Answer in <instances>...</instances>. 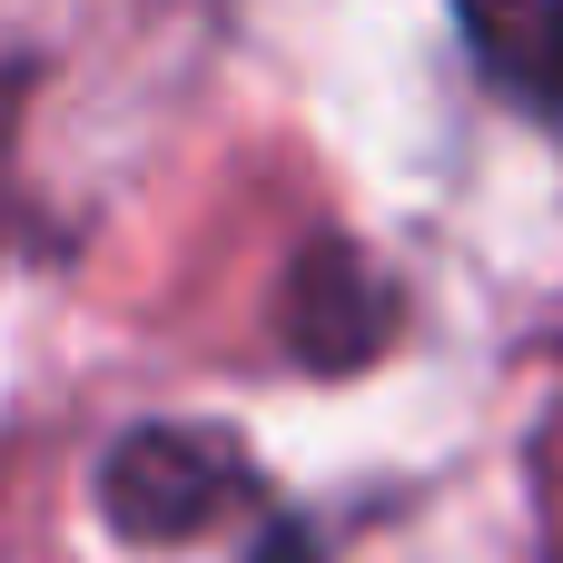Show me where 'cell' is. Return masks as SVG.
Masks as SVG:
<instances>
[{
    "label": "cell",
    "instance_id": "6da1fadb",
    "mask_svg": "<svg viewBox=\"0 0 563 563\" xmlns=\"http://www.w3.org/2000/svg\"><path fill=\"white\" fill-rule=\"evenodd\" d=\"M257 505V465L208 426H139L99 455V515L119 544H198Z\"/></svg>",
    "mask_w": 563,
    "mask_h": 563
},
{
    "label": "cell",
    "instance_id": "3957f363",
    "mask_svg": "<svg viewBox=\"0 0 563 563\" xmlns=\"http://www.w3.org/2000/svg\"><path fill=\"white\" fill-rule=\"evenodd\" d=\"M445 10L485 99H505L534 129H563V0H445Z\"/></svg>",
    "mask_w": 563,
    "mask_h": 563
},
{
    "label": "cell",
    "instance_id": "7a4b0ae2",
    "mask_svg": "<svg viewBox=\"0 0 563 563\" xmlns=\"http://www.w3.org/2000/svg\"><path fill=\"white\" fill-rule=\"evenodd\" d=\"M277 317H287V356H297L307 376H356V366H376V356L396 346L406 297H396V277H386L346 228H327V238L297 247Z\"/></svg>",
    "mask_w": 563,
    "mask_h": 563
}]
</instances>
